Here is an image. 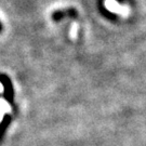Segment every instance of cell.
<instances>
[{
    "label": "cell",
    "instance_id": "cell-1",
    "mask_svg": "<svg viewBox=\"0 0 146 146\" xmlns=\"http://www.w3.org/2000/svg\"><path fill=\"white\" fill-rule=\"evenodd\" d=\"M0 82L3 87V98L9 104H12L13 100H14V89H13L11 79L7 75L2 74V75H0Z\"/></svg>",
    "mask_w": 146,
    "mask_h": 146
},
{
    "label": "cell",
    "instance_id": "cell-2",
    "mask_svg": "<svg viewBox=\"0 0 146 146\" xmlns=\"http://www.w3.org/2000/svg\"><path fill=\"white\" fill-rule=\"evenodd\" d=\"M76 17L77 16V11L75 9H65V10H60L53 12L52 19L53 21H61L64 17Z\"/></svg>",
    "mask_w": 146,
    "mask_h": 146
},
{
    "label": "cell",
    "instance_id": "cell-3",
    "mask_svg": "<svg viewBox=\"0 0 146 146\" xmlns=\"http://www.w3.org/2000/svg\"><path fill=\"white\" fill-rule=\"evenodd\" d=\"M11 120H12V118H11V116L9 115V114H7V115L3 116V118H2L1 122H0V139L3 136L5 130H7V128L10 125Z\"/></svg>",
    "mask_w": 146,
    "mask_h": 146
},
{
    "label": "cell",
    "instance_id": "cell-4",
    "mask_svg": "<svg viewBox=\"0 0 146 146\" xmlns=\"http://www.w3.org/2000/svg\"><path fill=\"white\" fill-rule=\"evenodd\" d=\"M2 31V25H1V22H0V33Z\"/></svg>",
    "mask_w": 146,
    "mask_h": 146
}]
</instances>
